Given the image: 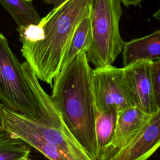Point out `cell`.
I'll use <instances>...</instances> for the list:
<instances>
[{"label":"cell","instance_id":"6da1fadb","mask_svg":"<svg viewBox=\"0 0 160 160\" xmlns=\"http://www.w3.org/2000/svg\"><path fill=\"white\" fill-rule=\"evenodd\" d=\"M92 0H66L38 24L18 26L21 51L38 79L52 85L79 24L89 17Z\"/></svg>","mask_w":160,"mask_h":160},{"label":"cell","instance_id":"7a4b0ae2","mask_svg":"<svg viewBox=\"0 0 160 160\" xmlns=\"http://www.w3.org/2000/svg\"><path fill=\"white\" fill-rule=\"evenodd\" d=\"M92 73L86 52L79 53L54 79L50 98L68 129L96 160Z\"/></svg>","mask_w":160,"mask_h":160},{"label":"cell","instance_id":"3957f363","mask_svg":"<svg viewBox=\"0 0 160 160\" xmlns=\"http://www.w3.org/2000/svg\"><path fill=\"white\" fill-rule=\"evenodd\" d=\"M0 101L9 110L46 123L44 115L21 63L0 32Z\"/></svg>","mask_w":160,"mask_h":160},{"label":"cell","instance_id":"277c9868","mask_svg":"<svg viewBox=\"0 0 160 160\" xmlns=\"http://www.w3.org/2000/svg\"><path fill=\"white\" fill-rule=\"evenodd\" d=\"M122 12L120 0H92L89 15L92 42L86 54L96 68L111 66L122 52L125 42L119 28Z\"/></svg>","mask_w":160,"mask_h":160},{"label":"cell","instance_id":"5b68a950","mask_svg":"<svg viewBox=\"0 0 160 160\" xmlns=\"http://www.w3.org/2000/svg\"><path fill=\"white\" fill-rule=\"evenodd\" d=\"M92 85L96 111L116 109L118 112L136 106L123 68H95Z\"/></svg>","mask_w":160,"mask_h":160},{"label":"cell","instance_id":"8992f818","mask_svg":"<svg viewBox=\"0 0 160 160\" xmlns=\"http://www.w3.org/2000/svg\"><path fill=\"white\" fill-rule=\"evenodd\" d=\"M123 68L136 106L147 114H153L159 108L152 78V61H139Z\"/></svg>","mask_w":160,"mask_h":160},{"label":"cell","instance_id":"52a82bcc","mask_svg":"<svg viewBox=\"0 0 160 160\" xmlns=\"http://www.w3.org/2000/svg\"><path fill=\"white\" fill-rule=\"evenodd\" d=\"M160 148V108L132 141L109 160H148Z\"/></svg>","mask_w":160,"mask_h":160},{"label":"cell","instance_id":"ba28073f","mask_svg":"<svg viewBox=\"0 0 160 160\" xmlns=\"http://www.w3.org/2000/svg\"><path fill=\"white\" fill-rule=\"evenodd\" d=\"M151 114L134 106L118 112L113 140L102 160H109L125 148L148 121Z\"/></svg>","mask_w":160,"mask_h":160},{"label":"cell","instance_id":"9c48e42d","mask_svg":"<svg viewBox=\"0 0 160 160\" xmlns=\"http://www.w3.org/2000/svg\"><path fill=\"white\" fill-rule=\"evenodd\" d=\"M122 55L123 67L139 61L160 60V29L125 42Z\"/></svg>","mask_w":160,"mask_h":160},{"label":"cell","instance_id":"30bf717a","mask_svg":"<svg viewBox=\"0 0 160 160\" xmlns=\"http://www.w3.org/2000/svg\"><path fill=\"white\" fill-rule=\"evenodd\" d=\"M4 129L22 139L49 160H78L58 146L46 141L36 134L18 124L5 112Z\"/></svg>","mask_w":160,"mask_h":160},{"label":"cell","instance_id":"8fae6325","mask_svg":"<svg viewBox=\"0 0 160 160\" xmlns=\"http://www.w3.org/2000/svg\"><path fill=\"white\" fill-rule=\"evenodd\" d=\"M118 111L111 109L106 112L96 111L95 136L96 141V160H102L108 148L111 144L116 131Z\"/></svg>","mask_w":160,"mask_h":160},{"label":"cell","instance_id":"7c38bea8","mask_svg":"<svg viewBox=\"0 0 160 160\" xmlns=\"http://www.w3.org/2000/svg\"><path fill=\"white\" fill-rule=\"evenodd\" d=\"M92 42L91 21L89 17L84 18L77 27L63 56L60 71L76 56L86 52Z\"/></svg>","mask_w":160,"mask_h":160},{"label":"cell","instance_id":"4fadbf2b","mask_svg":"<svg viewBox=\"0 0 160 160\" xmlns=\"http://www.w3.org/2000/svg\"><path fill=\"white\" fill-rule=\"evenodd\" d=\"M31 148L5 129L0 132V160H30Z\"/></svg>","mask_w":160,"mask_h":160},{"label":"cell","instance_id":"5bb4252c","mask_svg":"<svg viewBox=\"0 0 160 160\" xmlns=\"http://www.w3.org/2000/svg\"><path fill=\"white\" fill-rule=\"evenodd\" d=\"M0 4L10 14L18 26L38 24L41 21V17L30 1L0 0Z\"/></svg>","mask_w":160,"mask_h":160},{"label":"cell","instance_id":"9a60e30c","mask_svg":"<svg viewBox=\"0 0 160 160\" xmlns=\"http://www.w3.org/2000/svg\"><path fill=\"white\" fill-rule=\"evenodd\" d=\"M152 78L156 103L160 108V60L152 61Z\"/></svg>","mask_w":160,"mask_h":160},{"label":"cell","instance_id":"2e32d148","mask_svg":"<svg viewBox=\"0 0 160 160\" xmlns=\"http://www.w3.org/2000/svg\"><path fill=\"white\" fill-rule=\"evenodd\" d=\"M5 106L0 101V132L4 130V109Z\"/></svg>","mask_w":160,"mask_h":160},{"label":"cell","instance_id":"e0dca14e","mask_svg":"<svg viewBox=\"0 0 160 160\" xmlns=\"http://www.w3.org/2000/svg\"><path fill=\"white\" fill-rule=\"evenodd\" d=\"M125 6H138L140 4L141 0H120Z\"/></svg>","mask_w":160,"mask_h":160},{"label":"cell","instance_id":"ac0fdd59","mask_svg":"<svg viewBox=\"0 0 160 160\" xmlns=\"http://www.w3.org/2000/svg\"><path fill=\"white\" fill-rule=\"evenodd\" d=\"M44 2L48 4H53L54 8H57L63 2H64L66 0H43Z\"/></svg>","mask_w":160,"mask_h":160},{"label":"cell","instance_id":"d6986e66","mask_svg":"<svg viewBox=\"0 0 160 160\" xmlns=\"http://www.w3.org/2000/svg\"><path fill=\"white\" fill-rule=\"evenodd\" d=\"M153 17L155 18L156 19H158L160 21V4L158 9L156 11V12L153 14Z\"/></svg>","mask_w":160,"mask_h":160},{"label":"cell","instance_id":"ffe728a7","mask_svg":"<svg viewBox=\"0 0 160 160\" xmlns=\"http://www.w3.org/2000/svg\"><path fill=\"white\" fill-rule=\"evenodd\" d=\"M28 1H32V0H28Z\"/></svg>","mask_w":160,"mask_h":160}]
</instances>
